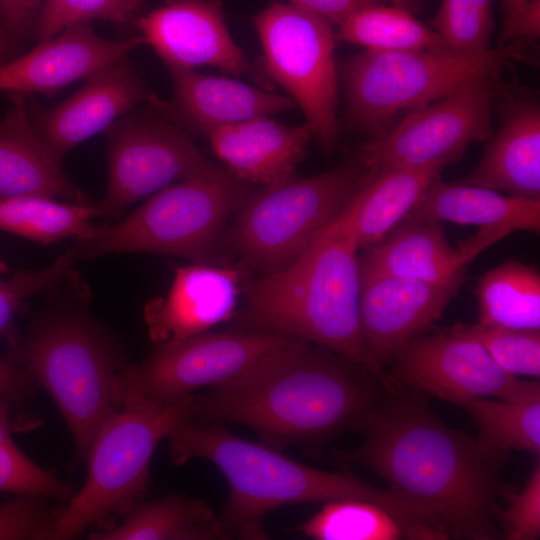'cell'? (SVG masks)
<instances>
[{"instance_id": "obj_17", "label": "cell", "mask_w": 540, "mask_h": 540, "mask_svg": "<svg viewBox=\"0 0 540 540\" xmlns=\"http://www.w3.org/2000/svg\"><path fill=\"white\" fill-rule=\"evenodd\" d=\"M464 276L430 283L360 271V321L366 348L382 368L413 337L429 331L457 294Z\"/></svg>"}, {"instance_id": "obj_8", "label": "cell", "mask_w": 540, "mask_h": 540, "mask_svg": "<svg viewBox=\"0 0 540 540\" xmlns=\"http://www.w3.org/2000/svg\"><path fill=\"white\" fill-rule=\"evenodd\" d=\"M191 395L172 402L125 401L98 433L85 483L44 540L72 539L93 525L111 528L142 503L150 488L153 454L171 429L189 418Z\"/></svg>"}, {"instance_id": "obj_4", "label": "cell", "mask_w": 540, "mask_h": 540, "mask_svg": "<svg viewBox=\"0 0 540 540\" xmlns=\"http://www.w3.org/2000/svg\"><path fill=\"white\" fill-rule=\"evenodd\" d=\"M175 465L193 459L213 463L226 479L228 497L220 515L233 537L267 539L263 521L282 506L356 499L382 506L414 528L432 522L423 506L355 475L302 464L265 443L231 433L220 422L180 420L168 433Z\"/></svg>"}, {"instance_id": "obj_46", "label": "cell", "mask_w": 540, "mask_h": 540, "mask_svg": "<svg viewBox=\"0 0 540 540\" xmlns=\"http://www.w3.org/2000/svg\"><path fill=\"white\" fill-rule=\"evenodd\" d=\"M389 4H396L405 7L409 11L416 12L421 3L420 0H386Z\"/></svg>"}, {"instance_id": "obj_43", "label": "cell", "mask_w": 540, "mask_h": 540, "mask_svg": "<svg viewBox=\"0 0 540 540\" xmlns=\"http://www.w3.org/2000/svg\"><path fill=\"white\" fill-rule=\"evenodd\" d=\"M289 2L337 25L360 8L372 4H388L386 0H289Z\"/></svg>"}, {"instance_id": "obj_34", "label": "cell", "mask_w": 540, "mask_h": 540, "mask_svg": "<svg viewBox=\"0 0 540 540\" xmlns=\"http://www.w3.org/2000/svg\"><path fill=\"white\" fill-rule=\"evenodd\" d=\"M429 26L451 50L487 51L495 26L493 0H442Z\"/></svg>"}, {"instance_id": "obj_32", "label": "cell", "mask_w": 540, "mask_h": 540, "mask_svg": "<svg viewBox=\"0 0 540 540\" xmlns=\"http://www.w3.org/2000/svg\"><path fill=\"white\" fill-rule=\"evenodd\" d=\"M297 530L317 540L421 539L413 527L387 509L356 499L324 503Z\"/></svg>"}, {"instance_id": "obj_45", "label": "cell", "mask_w": 540, "mask_h": 540, "mask_svg": "<svg viewBox=\"0 0 540 540\" xmlns=\"http://www.w3.org/2000/svg\"><path fill=\"white\" fill-rule=\"evenodd\" d=\"M13 48L11 42L0 23V66L11 60Z\"/></svg>"}, {"instance_id": "obj_30", "label": "cell", "mask_w": 540, "mask_h": 540, "mask_svg": "<svg viewBox=\"0 0 540 540\" xmlns=\"http://www.w3.org/2000/svg\"><path fill=\"white\" fill-rule=\"evenodd\" d=\"M336 39L375 52L445 50L443 39L412 12L396 4H372L350 14Z\"/></svg>"}, {"instance_id": "obj_3", "label": "cell", "mask_w": 540, "mask_h": 540, "mask_svg": "<svg viewBox=\"0 0 540 540\" xmlns=\"http://www.w3.org/2000/svg\"><path fill=\"white\" fill-rule=\"evenodd\" d=\"M6 358L25 368L55 402L86 461L104 424L120 409L116 388L131 364L124 345L90 310L91 291L74 267L43 293Z\"/></svg>"}, {"instance_id": "obj_2", "label": "cell", "mask_w": 540, "mask_h": 540, "mask_svg": "<svg viewBox=\"0 0 540 540\" xmlns=\"http://www.w3.org/2000/svg\"><path fill=\"white\" fill-rule=\"evenodd\" d=\"M377 383L365 367L296 339L232 380L192 394L189 418L244 425L272 447L316 453L344 432H362L383 398Z\"/></svg>"}, {"instance_id": "obj_40", "label": "cell", "mask_w": 540, "mask_h": 540, "mask_svg": "<svg viewBox=\"0 0 540 540\" xmlns=\"http://www.w3.org/2000/svg\"><path fill=\"white\" fill-rule=\"evenodd\" d=\"M44 0H0V23L16 52L34 37Z\"/></svg>"}, {"instance_id": "obj_13", "label": "cell", "mask_w": 540, "mask_h": 540, "mask_svg": "<svg viewBox=\"0 0 540 540\" xmlns=\"http://www.w3.org/2000/svg\"><path fill=\"white\" fill-rule=\"evenodd\" d=\"M138 108L104 131L108 185L96 206L98 217L105 220H119L138 200L216 164L202 154L186 130L149 105Z\"/></svg>"}, {"instance_id": "obj_47", "label": "cell", "mask_w": 540, "mask_h": 540, "mask_svg": "<svg viewBox=\"0 0 540 540\" xmlns=\"http://www.w3.org/2000/svg\"><path fill=\"white\" fill-rule=\"evenodd\" d=\"M527 0H504L502 1V10L506 16L516 11Z\"/></svg>"}, {"instance_id": "obj_19", "label": "cell", "mask_w": 540, "mask_h": 540, "mask_svg": "<svg viewBox=\"0 0 540 540\" xmlns=\"http://www.w3.org/2000/svg\"><path fill=\"white\" fill-rule=\"evenodd\" d=\"M247 270L194 264L176 269L164 297L148 302L144 319L155 346L171 345L230 320Z\"/></svg>"}, {"instance_id": "obj_20", "label": "cell", "mask_w": 540, "mask_h": 540, "mask_svg": "<svg viewBox=\"0 0 540 540\" xmlns=\"http://www.w3.org/2000/svg\"><path fill=\"white\" fill-rule=\"evenodd\" d=\"M167 70L173 99L171 102L159 99L149 106L188 133L206 137L216 128L296 107L288 95L238 80L205 75L195 69L167 67Z\"/></svg>"}, {"instance_id": "obj_23", "label": "cell", "mask_w": 540, "mask_h": 540, "mask_svg": "<svg viewBox=\"0 0 540 540\" xmlns=\"http://www.w3.org/2000/svg\"><path fill=\"white\" fill-rule=\"evenodd\" d=\"M11 107L0 119V199L43 195L90 203L46 149L30 120L26 95L8 93Z\"/></svg>"}, {"instance_id": "obj_33", "label": "cell", "mask_w": 540, "mask_h": 540, "mask_svg": "<svg viewBox=\"0 0 540 540\" xmlns=\"http://www.w3.org/2000/svg\"><path fill=\"white\" fill-rule=\"evenodd\" d=\"M145 8V0H44L34 38L42 42L70 25L97 19L119 27L135 25Z\"/></svg>"}, {"instance_id": "obj_5", "label": "cell", "mask_w": 540, "mask_h": 540, "mask_svg": "<svg viewBox=\"0 0 540 540\" xmlns=\"http://www.w3.org/2000/svg\"><path fill=\"white\" fill-rule=\"evenodd\" d=\"M357 244L321 237L298 260L248 285L234 329L274 332L336 352L368 369L388 393L401 386L370 356L360 321Z\"/></svg>"}, {"instance_id": "obj_7", "label": "cell", "mask_w": 540, "mask_h": 540, "mask_svg": "<svg viewBox=\"0 0 540 540\" xmlns=\"http://www.w3.org/2000/svg\"><path fill=\"white\" fill-rule=\"evenodd\" d=\"M531 42L517 39L478 53L364 50L339 66L349 117L358 128L381 137L403 111L442 99L475 80L501 79L505 68L526 58Z\"/></svg>"}, {"instance_id": "obj_39", "label": "cell", "mask_w": 540, "mask_h": 540, "mask_svg": "<svg viewBox=\"0 0 540 540\" xmlns=\"http://www.w3.org/2000/svg\"><path fill=\"white\" fill-rule=\"evenodd\" d=\"M507 506L502 509L503 536L510 540H535L540 536V464L535 463L532 474L520 490L510 489L504 496Z\"/></svg>"}, {"instance_id": "obj_21", "label": "cell", "mask_w": 540, "mask_h": 540, "mask_svg": "<svg viewBox=\"0 0 540 540\" xmlns=\"http://www.w3.org/2000/svg\"><path fill=\"white\" fill-rule=\"evenodd\" d=\"M501 122L477 167L459 183L526 199H540V108L527 93L512 95L502 83Z\"/></svg>"}, {"instance_id": "obj_10", "label": "cell", "mask_w": 540, "mask_h": 540, "mask_svg": "<svg viewBox=\"0 0 540 540\" xmlns=\"http://www.w3.org/2000/svg\"><path fill=\"white\" fill-rule=\"evenodd\" d=\"M262 55L263 85L282 87L299 106L326 156L338 135L336 34L324 17L290 2H272L252 19Z\"/></svg>"}, {"instance_id": "obj_11", "label": "cell", "mask_w": 540, "mask_h": 540, "mask_svg": "<svg viewBox=\"0 0 540 540\" xmlns=\"http://www.w3.org/2000/svg\"><path fill=\"white\" fill-rule=\"evenodd\" d=\"M501 79L469 82L442 99L410 110L358 153L362 184L389 171L455 163L475 142L492 136V111Z\"/></svg>"}, {"instance_id": "obj_36", "label": "cell", "mask_w": 540, "mask_h": 540, "mask_svg": "<svg viewBox=\"0 0 540 540\" xmlns=\"http://www.w3.org/2000/svg\"><path fill=\"white\" fill-rule=\"evenodd\" d=\"M75 260L66 251L48 267L40 270H20L11 278L0 281V336L12 342L19 331L14 320L22 304L37 294H43L73 267Z\"/></svg>"}, {"instance_id": "obj_26", "label": "cell", "mask_w": 540, "mask_h": 540, "mask_svg": "<svg viewBox=\"0 0 540 540\" xmlns=\"http://www.w3.org/2000/svg\"><path fill=\"white\" fill-rule=\"evenodd\" d=\"M404 219L478 225L505 236L516 230L539 233L540 199L437 179Z\"/></svg>"}, {"instance_id": "obj_18", "label": "cell", "mask_w": 540, "mask_h": 540, "mask_svg": "<svg viewBox=\"0 0 540 540\" xmlns=\"http://www.w3.org/2000/svg\"><path fill=\"white\" fill-rule=\"evenodd\" d=\"M143 44L140 36L103 38L91 22L73 24L0 66V91L52 97L67 85L128 59Z\"/></svg>"}, {"instance_id": "obj_38", "label": "cell", "mask_w": 540, "mask_h": 540, "mask_svg": "<svg viewBox=\"0 0 540 540\" xmlns=\"http://www.w3.org/2000/svg\"><path fill=\"white\" fill-rule=\"evenodd\" d=\"M61 510L51 509L45 497L34 495L1 502L0 540H43Z\"/></svg>"}, {"instance_id": "obj_9", "label": "cell", "mask_w": 540, "mask_h": 540, "mask_svg": "<svg viewBox=\"0 0 540 540\" xmlns=\"http://www.w3.org/2000/svg\"><path fill=\"white\" fill-rule=\"evenodd\" d=\"M364 174L357 156L324 173L256 189L235 212L222 245L246 269L263 276L283 270L337 219L362 186Z\"/></svg>"}, {"instance_id": "obj_31", "label": "cell", "mask_w": 540, "mask_h": 540, "mask_svg": "<svg viewBox=\"0 0 540 540\" xmlns=\"http://www.w3.org/2000/svg\"><path fill=\"white\" fill-rule=\"evenodd\" d=\"M475 421L478 444L508 458L512 450L540 454V387L514 399L476 398L460 404Z\"/></svg>"}, {"instance_id": "obj_6", "label": "cell", "mask_w": 540, "mask_h": 540, "mask_svg": "<svg viewBox=\"0 0 540 540\" xmlns=\"http://www.w3.org/2000/svg\"><path fill=\"white\" fill-rule=\"evenodd\" d=\"M221 164L148 196L130 215L74 238L67 252L76 261L126 253L181 256L212 265L230 215L255 191Z\"/></svg>"}, {"instance_id": "obj_41", "label": "cell", "mask_w": 540, "mask_h": 540, "mask_svg": "<svg viewBox=\"0 0 540 540\" xmlns=\"http://www.w3.org/2000/svg\"><path fill=\"white\" fill-rule=\"evenodd\" d=\"M39 386L32 375L9 359L0 358V396L13 408H26L35 398Z\"/></svg>"}, {"instance_id": "obj_16", "label": "cell", "mask_w": 540, "mask_h": 540, "mask_svg": "<svg viewBox=\"0 0 540 540\" xmlns=\"http://www.w3.org/2000/svg\"><path fill=\"white\" fill-rule=\"evenodd\" d=\"M135 26L166 67L206 65L233 75L249 74L263 85L258 66L233 40L220 0H164Z\"/></svg>"}, {"instance_id": "obj_1", "label": "cell", "mask_w": 540, "mask_h": 540, "mask_svg": "<svg viewBox=\"0 0 540 540\" xmlns=\"http://www.w3.org/2000/svg\"><path fill=\"white\" fill-rule=\"evenodd\" d=\"M388 394L369 414L363 443L333 451V457L379 474L389 490L430 511L450 537L503 536L499 501L512 489L500 478L507 458L445 425L418 390L403 387Z\"/></svg>"}, {"instance_id": "obj_14", "label": "cell", "mask_w": 540, "mask_h": 540, "mask_svg": "<svg viewBox=\"0 0 540 540\" xmlns=\"http://www.w3.org/2000/svg\"><path fill=\"white\" fill-rule=\"evenodd\" d=\"M393 363L389 374L399 385L459 405L485 397L514 399L540 387L539 382L520 381L502 370L459 323L445 332L413 337Z\"/></svg>"}, {"instance_id": "obj_48", "label": "cell", "mask_w": 540, "mask_h": 540, "mask_svg": "<svg viewBox=\"0 0 540 540\" xmlns=\"http://www.w3.org/2000/svg\"><path fill=\"white\" fill-rule=\"evenodd\" d=\"M502 1H504V0H502Z\"/></svg>"}, {"instance_id": "obj_35", "label": "cell", "mask_w": 540, "mask_h": 540, "mask_svg": "<svg viewBox=\"0 0 540 540\" xmlns=\"http://www.w3.org/2000/svg\"><path fill=\"white\" fill-rule=\"evenodd\" d=\"M464 329L488 351L497 365L511 376H540V331L519 330L480 323Z\"/></svg>"}, {"instance_id": "obj_24", "label": "cell", "mask_w": 540, "mask_h": 540, "mask_svg": "<svg viewBox=\"0 0 540 540\" xmlns=\"http://www.w3.org/2000/svg\"><path fill=\"white\" fill-rule=\"evenodd\" d=\"M443 168L436 164L376 176L362 184L321 237H345L362 249L379 243L417 205Z\"/></svg>"}, {"instance_id": "obj_37", "label": "cell", "mask_w": 540, "mask_h": 540, "mask_svg": "<svg viewBox=\"0 0 540 540\" xmlns=\"http://www.w3.org/2000/svg\"><path fill=\"white\" fill-rule=\"evenodd\" d=\"M0 492L64 499L69 487L34 463L12 440L0 444Z\"/></svg>"}, {"instance_id": "obj_44", "label": "cell", "mask_w": 540, "mask_h": 540, "mask_svg": "<svg viewBox=\"0 0 540 540\" xmlns=\"http://www.w3.org/2000/svg\"><path fill=\"white\" fill-rule=\"evenodd\" d=\"M12 405L0 396V444L12 441Z\"/></svg>"}, {"instance_id": "obj_15", "label": "cell", "mask_w": 540, "mask_h": 540, "mask_svg": "<svg viewBox=\"0 0 540 540\" xmlns=\"http://www.w3.org/2000/svg\"><path fill=\"white\" fill-rule=\"evenodd\" d=\"M158 100L126 59L91 75L73 95L54 107L43 108L32 95H26V107L40 140L62 162L80 143L104 132L133 109Z\"/></svg>"}, {"instance_id": "obj_27", "label": "cell", "mask_w": 540, "mask_h": 540, "mask_svg": "<svg viewBox=\"0 0 540 540\" xmlns=\"http://www.w3.org/2000/svg\"><path fill=\"white\" fill-rule=\"evenodd\" d=\"M232 533L202 499L170 493L144 500L120 523L89 534L90 540H227Z\"/></svg>"}, {"instance_id": "obj_12", "label": "cell", "mask_w": 540, "mask_h": 540, "mask_svg": "<svg viewBox=\"0 0 540 540\" xmlns=\"http://www.w3.org/2000/svg\"><path fill=\"white\" fill-rule=\"evenodd\" d=\"M297 338L255 330L203 332L171 345L155 346L140 364L119 377L122 406L130 399L172 402L239 376Z\"/></svg>"}, {"instance_id": "obj_22", "label": "cell", "mask_w": 540, "mask_h": 540, "mask_svg": "<svg viewBox=\"0 0 540 540\" xmlns=\"http://www.w3.org/2000/svg\"><path fill=\"white\" fill-rule=\"evenodd\" d=\"M206 138L233 175L262 188L295 176L313 134L306 123L293 127L260 116L216 128Z\"/></svg>"}, {"instance_id": "obj_42", "label": "cell", "mask_w": 540, "mask_h": 540, "mask_svg": "<svg viewBox=\"0 0 540 540\" xmlns=\"http://www.w3.org/2000/svg\"><path fill=\"white\" fill-rule=\"evenodd\" d=\"M540 36V0H527L506 16L498 45L522 39L535 41Z\"/></svg>"}, {"instance_id": "obj_25", "label": "cell", "mask_w": 540, "mask_h": 540, "mask_svg": "<svg viewBox=\"0 0 540 540\" xmlns=\"http://www.w3.org/2000/svg\"><path fill=\"white\" fill-rule=\"evenodd\" d=\"M473 255L450 247L436 221L403 219L379 243L363 249L361 272L379 273L430 283L462 277Z\"/></svg>"}, {"instance_id": "obj_28", "label": "cell", "mask_w": 540, "mask_h": 540, "mask_svg": "<svg viewBox=\"0 0 540 540\" xmlns=\"http://www.w3.org/2000/svg\"><path fill=\"white\" fill-rule=\"evenodd\" d=\"M476 295L478 323L540 330V274L536 268L509 259L480 278Z\"/></svg>"}, {"instance_id": "obj_29", "label": "cell", "mask_w": 540, "mask_h": 540, "mask_svg": "<svg viewBox=\"0 0 540 540\" xmlns=\"http://www.w3.org/2000/svg\"><path fill=\"white\" fill-rule=\"evenodd\" d=\"M96 204L58 201L43 195L0 199V230L47 245L93 234Z\"/></svg>"}]
</instances>
